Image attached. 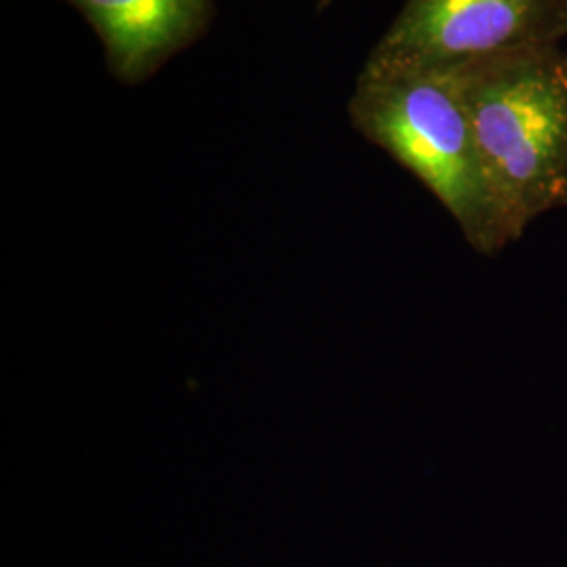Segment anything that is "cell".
Segmentation results:
<instances>
[{
    "label": "cell",
    "instance_id": "1",
    "mask_svg": "<svg viewBox=\"0 0 567 567\" xmlns=\"http://www.w3.org/2000/svg\"><path fill=\"white\" fill-rule=\"evenodd\" d=\"M505 244L567 206V51L534 44L454 65Z\"/></svg>",
    "mask_w": 567,
    "mask_h": 567
},
{
    "label": "cell",
    "instance_id": "3",
    "mask_svg": "<svg viewBox=\"0 0 567 567\" xmlns=\"http://www.w3.org/2000/svg\"><path fill=\"white\" fill-rule=\"evenodd\" d=\"M566 37L567 0H405L364 68H446Z\"/></svg>",
    "mask_w": 567,
    "mask_h": 567
},
{
    "label": "cell",
    "instance_id": "2",
    "mask_svg": "<svg viewBox=\"0 0 567 567\" xmlns=\"http://www.w3.org/2000/svg\"><path fill=\"white\" fill-rule=\"evenodd\" d=\"M368 142L410 171L482 255H498L501 236L454 65L379 72L362 68L347 105Z\"/></svg>",
    "mask_w": 567,
    "mask_h": 567
},
{
    "label": "cell",
    "instance_id": "4",
    "mask_svg": "<svg viewBox=\"0 0 567 567\" xmlns=\"http://www.w3.org/2000/svg\"><path fill=\"white\" fill-rule=\"evenodd\" d=\"M97 32L118 81L150 79L175 53L203 37L210 0H65Z\"/></svg>",
    "mask_w": 567,
    "mask_h": 567
}]
</instances>
